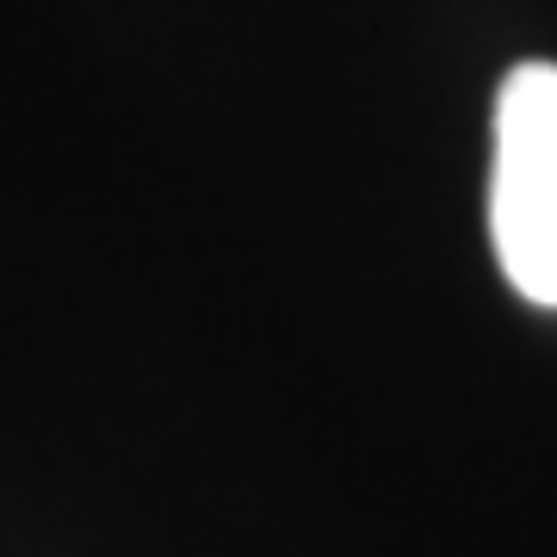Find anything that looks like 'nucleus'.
Instances as JSON below:
<instances>
[{"label":"nucleus","instance_id":"f257e3e1","mask_svg":"<svg viewBox=\"0 0 557 557\" xmlns=\"http://www.w3.org/2000/svg\"><path fill=\"white\" fill-rule=\"evenodd\" d=\"M490 242L520 298L557 310V62H515L502 75Z\"/></svg>","mask_w":557,"mask_h":557}]
</instances>
